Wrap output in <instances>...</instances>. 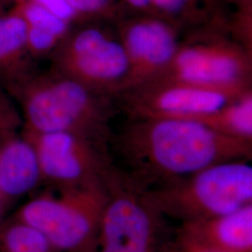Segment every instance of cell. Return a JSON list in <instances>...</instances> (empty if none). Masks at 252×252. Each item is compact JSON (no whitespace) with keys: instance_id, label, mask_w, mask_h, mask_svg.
I'll return each mask as SVG.
<instances>
[{"instance_id":"obj_8","label":"cell","mask_w":252,"mask_h":252,"mask_svg":"<svg viewBox=\"0 0 252 252\" xmlns=\"http://www.w3.org/2000/svg\"><path fill=\"white\" fill-rule=\"evenodd\" d=\"M24 134L36 150L42 182L58 189L105 180L113 169L106 149L80 135L25 131Z\"/></svg>"},{"instance_id":"obj_7","label":"cell","mask_w":252,"mask_h":252,"mask_svg":"<svg viewBox=\"0 0 252 252\" xmlns=\"http://www.w3.org/2000/svg\"><path fill=\"white\" fill-rule=\"evenodd\" d=\"M107 185L96 252H155L160 215L146 202L141 189L114 169Z\"/></svg>"},{"instance_id":"obj_13","label":"cell","mask_w":252,"mask_h":252,"mask_svg":"<svg viewBox=\"0 0 252 252\" xmlns=\"http://www.w3.org/2000/svg\"><path fill=\"white\" fill-rule=\"evenodd\" d=\"M220 134L252 142V90L212 113L194 120Z\"/></svg>"},{"instance_id":"obj_5","label":"cell","mask_w":252,"mask_h":252,"mask_svg":"<svg viewBox=\"0 0 252 252\" xmlns=\"http://www.w3.org/2000/svg\"><path fill=\"white\" fill-rule=\"evenodd\" d=\"M252 52L220 31L209 30L180 42L168 66L153 81L244 91L252 88Z\"/></svg>"},{"instance_id":"obj_23","label":"cell","mask_w":252,"mask_h":252,"mask_svg":"<svg viewBox=\"0 0 252 252\" xmlns=\"http://www.w3.org/2000/svg\"><path fill=\"white\" fill-rule=\"evenodd\" d=\"M6 1H9V0H6ZM11 1H13V0H11Z\"/></svg>"},{"instance_id":"obj_10","label":"cell","mask_w":252,"mask_h":252,"mask_svg":"<svg viewBox=\"0 0 252 252\" xmlns=\"http://www.w3.org/2000/svg\"><path fill=\"white\" fill-rule=\"evenodd\" d=\"M117 36L129 63L122 93L157 78L168 66L181 42L179 27L150 13L123 23Z\"/></svg>"},{"instance_id":"obj_17","label":"cell","mask_w":252,"mask_h":252,"mask_svg":"<svg viewBox=\"0 0 252 252\" xmlns=\"http://www.w3.org/2000/svg\"><path fill=\"white\" fill-rule=\"evenodd\" d=\"M12 9L27 23V27L52 33L63 39L70 32V23L30 0H14Z\"/></svg>"},{"instance_id":"obj_19","label":"cell","mask_w":252,"mask_h":252,"mask_svg":"<svg viewBox=\"0 0 252 252\" xmlns=\"http://www.w3.org/2000/svg\"><path fill=\"white\" fill-rule=\"evenodd\" d=\"M14 1V0H13ZM42 8L51 11L59 18L63 19L68 23L80 20L75 10L69 6L65 0H30Z\"/></svg>"},{"instance_id":"obj_11","label":"cell","mask_w":252,"mask_h":252,"mask_svg":"<svg viewBox=\"0 0 252 252\" xmlns=\"http://www.w3.org/2000/svg\"><path fill=\"white\" fill-rule=\"evenodd\" d=\"M0 118V209H5L42 182L36 150L24 131L11 127L9 112Z\"/></svg>"},{"instance_id":"obj_4","label":"cell","mask_w":252,"mask_h":252,"mask_svg":"<svg viewBox=\"0 0 252 252\" xmlns=\"http://www.w3.org/2000/svg\"><path fill=\"white\" fill-rule=\"evenodd\" d=\"M107 179L59 189V195L39 194L22 205L13 218L41 232L57 252H96L108 200Z\"/></svg>"},{"instance_id":"obj_6","label":"cell","mask_w":252,"mask_h":252,"mask_svg":"<svg viewBox=\"0 0 252 252\" xmlns=\"http://www.w3.org/2000/svg\"><path fill=\"white\" fill-rule=\"evenodd\" d=\"M53 69L111 95L125 90L129 73L126 51L118 36L97 27L70 31L50 55Z\"/></svg>"},{"instance_id":"obj_16","label":"cell","mask_w":252,"mask_h":252,"mask_svg":"<svg viewBox=\"0 0 252 252\" xmlns=\"http://www.w3.org/2000/svg\"><path fill=\"white\" fill-rule=\"evenodd\" d=\"M0 252H57L35 227L12 218L0 227Z\"/></svg>"},{"instance_id":"obj_22","label":"cell","mask_w":252,"mask_h":252,"mask_svg":"<svg viewBox=\"0 0 252 252\" xmlns=\"http://www.w3.org/2000/svg\"><path fill=\"white\" fill-rule=\"evenodd\" d=\"M0 1H6V0H0Z\"/></svg>"},{"instance_id":"obj_18","label":"cell","mask_w":252,"mask_h":252,"mask_svg":"<svg viewBox=\"0 0 252 252\" xmlns=\"http://www.w3.org/2000/svg\"><path fill=\"white\" fill-rule=\"evenodd\" d=\"M80 19L111 18L117 12L116 0H65Z\"/></svg>"},{"instance_id":"obj_14","label":"cell","mask_w":252,"mask_h":252,"mask_svg":"<svg viewBox=\"0 0 252 252\" xmlns=\"http://www.w3.org/2000/svg\"><path fill=\"white\" fill-rule=\"evenodd\" d=\"M27 37V23L15 10L0 14V74L3 77L25 67Z\"/></svg>"},{"instance_id":"obj_21","label":"cell","mask_w":252,"mask_h":252,"mask_svg":"<svg viewBox=\"0 0 252 252\" xmlns=\"http://www.w3.org/2000/svg\"><path fill=\"white\" fill-rule=\"evenodd\" d=\"M234 5L238 12H252V0H228Z\"/></svg>"},{"instance_id":"obj_3","label":"cell","mask_w":252,"mask_h":252,"mask_svg":"<svg viewBox=\"0 0 252 252\" xmlns=\"http://www.w3.org/2000/svg\"><path fill=\"white\" fill-rule=\"evenodd\" d=\"M141 191L160 216L181 222L221 216L252 205V167L245 160L220 162Z\"/></svg>"},{"instance_id":"obj_15","label":"cell","mask_w":252,"mask_h":252,"mask_svg":"<svg viewBox=\"0 0 252 252\" xmlns=\"http://www.w3.org/2000/svg\"><path fill=\"white\" fill-rule=\"evenodd\" d=\"M152 14L180 28L184 26H209L214 21L215 0H150Z\"/></svg>"},{"instance_id":"obj_9","label":"cell","mask_w":252,"mask_h":252,"mask_svg":"<svg viewBox=\"0 0 252 252\" xmlns=\"http://www.w3.org/2000/svg\"><path fill=\"white\" fill-rule=\"evenodd\" d=\"M247 90L217 89L182 81L155 80L120 95L131 118L194 121L223 107Z\"/></svg>"},{"instance_id":"obj_12","label":"cell","mask_w":252,"mask_h":252,"mask_svg":"<svg viewBox=\"0 0 252 252\" xmlns=\"http://www.w3.org/2000/svg\"><path fill=\"white\" fill-rule=\"evenodd\" d=\"M181 252H252V204L234 212L182 222Z\"/></svg>"},{"instance_id":"obj_20","label":"cell","mask_w":252,"mask_h":252,"mask_svg":"<svg viewBox=\"0 0 252 252\" xmlns=\"http://www.w3.org/2000/svg\"><path fill=\"white\" fill-rule=\"evenodd\" d=\"M123 1L133 9L152 14L150 0H123Z\"/></svg>"},{"instance_id":"obj_1","label":"cell","mask_w":252,"mask_h":252,"mask_svg":"<svg viewBox=\"0 0 252 252\" xmlns=\"http://www.w3.org/2000/svg\"><path fill=\"white\" fill-rule=\"evenodd\" d=\"M116 145L132 174L126 178L138 188L145 181L163 184L217 163L248 161L252 154V141L171 118H132Z\"/></svg>"},{"instance_id":"obj_2","label":"cell","mask_w":252,"mask_h":252,"mask_svg":"<svg viewBox=\"0 0 252 252\" xmlns=\"http://www.w3.org/2000/svg\"><path fill=\"white\" fill-rule=\"evenodd\" d=\"M18 101L28 133H69L107 150L111 107L107 94L52 69L33 74L23 67L5 77Z\"/></svg>"}]
</instances>
